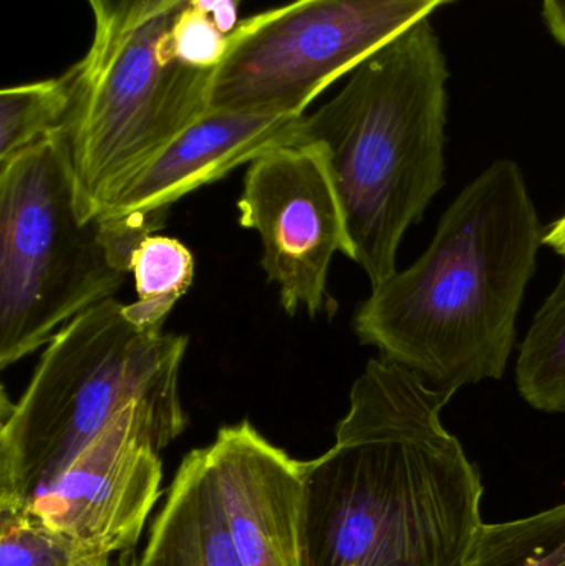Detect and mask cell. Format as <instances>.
Segmentation results:
<instances>
[{
    "mask_svg": "<svg viewBox=\"0 0 565 566\" xmlns=\"http://www.w3.org/2000/svg\"><path fill=\"white\" fill-rule=\"evenodd\" d=\"M186 336L139 328L113 296L63 326L22 398L2 411L0 507L25 509L133 402L186 419Z\"/></svg>",
    "mask_w": 565,
    "mask_h": 566,
    "instance_id": "277c9868",
    "label": "cell"
},
{
    "mask_svg": "<svg viewBox=\"0 0 565 566\" xmlns=\"http://www.w3.org/2000/svg\"><path fill=\"white\" fill-rule=\"evenodd\" d=\"M132 274L138 302L125 305V315L139 328L163 332L166 316L195 277L191 251L178 239L148 235L133 254Z\"/></svg>",
    "mask_w": 565,
    "mask_h": 566,
    "instance_id": "9a60e30c",
    "label": "cell"
},
{
    "mask_svg": "<svg viewBox=\"0 0 565 566\" xmlns=\"http://www.w3.org/2000/svg\"><path fill=\"white\" fill-rule=\"evenodd\" d=\"M185 429L186 419L133 402L25 511L88 554L109 557L129 551L159 497V451Z\"/></svg>",
    "mask_w": 565,
    "mask_h": 566,
    "instance_id": "ba28073f",
    "label": "cell"
},
{
    "mask_svg": "<svg viewBox=\"0 0 565 566\" xmlns=\"http://www.w3.org/2000/svg\"><path fill=\"white\" fill-rule=\"evenodd\" d=\"M122 566H244L226 521L208 452L186 455L151 525L148 544Z\"/></svg>",
    "mask_w": 565,
    "mask_h": 566,
    "instance_id": "7c38bea8",
    "label": "cell"
},
{
    "mask_svg": "<svg viewBox=\"0 0 565 566\" xmlns=\"http://www.w3.org/2000/svg\"><path fill=\"white\" fill-rule=\"evenodd\" d=\"M181 0L129 33L112 62L86 78L63 129L80 211L98 218L119 189L169 143L209 113L212 73L176 59L168 33Z\"/></svg>",
    "mask_w": 565,
    "mask_h": 566,
    "instance_id": "8992f818",
    "label": "cell"
},
{
    "mask_svg": "<svg viewBox=\"0 0 565 566\" xmlns=\"http://www.w3.org/2000/svg\"><path fill=\"white\" fill-rule=\"evenodd\" d=\"M451 0H294L241 20L212 73L209 112L304 115L395 36Z\"/></svg>",
    "mask_w": 565,
    "mask_h": 566,
    "instance_id": "52a82bcc",
    "label": "cell"
},
{
    "mask_svg": "<svg viewBox=\"0 0 565 566\" xmlns=\"http://www.w3.org/2000/svg\"><path fill=\"white\" fill-rule=\"evenodd\" d=\"M189 6L211 15L216 25L228 35L238 27L239 0H189Z\"/></svg>",
    "mask_w": 565,
    "mask_h": 566,
    "instance_id": "ffe728a7",
    "label": "cell"
},
{
    "mask_svg": "<svg viewBox=\"0 0 565 566\" xmlns=\"http://www.w3.org/2000/svg\"><path fill=\"white\" fill-rule=\"evenodd\" d=\"M206 452L242 565L302 566L304 462L249 421L222 428Z\"/></svg>",
    "mask_w": 565,
    "mask_h": 566,
    "instance_id": "30bf717a",
    "label": "cell"
},
{
    "mask_svg": "<svg viewBox=\"0 0 565 566\" xmlns=\"http://www.w3.org/2000/svg\"><path fill=\"white\" fill-rule=\"evenodd\" d=\"M242 228L261 235L262 269L289 315L324 310L332 259L350 258L347 224L324 153L285 145L251 163L238 201Z\"/></svg>",
    "mask_w": 565,
    "mask_h": 566,
    "instance_id": "9c48e42d",
    "label": "cell"
},
{
    "mask_svg": "<svg viewBox=\"0 0 565 566\" xmlns=\"http://www.w3.org/2000/svg\"><path fill=\"white\" fill-rule=\"evenodd\" d=\"M29 511L0 507V566H85L92 558Z\"/></svg>",
    "mask_w": 565,
    "mask_h": 566,
    "instance_id": "e0dca14e",
    "label": "cell"
},
{
    "mask_svg": "<svg viewBox=\"0 0 565 566\" xmlns=\"http://www.w3.org/2000/svg\"><path fill=\"white\" fill-rule=\"evenodd\" d=\"M95 17V35L88 53L80 60L86 78L106 69L129 33L181 0H86Z\"/></svg>",
    "mask_w": 565,
    "mask_h": 566,
    "instance_id": "ac0fdd59",
    "label": "cell"
},
{
    "mask_svg": "<svg viewBox=\"0 0 565 566\" xmlns=\"http://www.w3.org/2000/svg\"><path fill=\"white\" fill-rule=\"evenodd\" d=\"M454 395L394 359L368 361L334 448L304 462L302 566L467 564L484 488L441 421Z\"/></svg>",
    "mask_w": 565,
    "mask_h": 566,
    "instance_id": "6da1fadb",
    "label": "cell"
},
{
    "mask_svg": "<svg viewBox=\"0 0 565 566\" xmlns=\"http://www.w3.org/2000/svg\"><path fill=\"white\" fill-rule=\"evenodd\" d=\"M302 116L209 112L139 169L100 216L169 209L279 146L295 145Z\"/></svg>",
    "mask_w": 565,
    "mask_h": 566,
    "instance_id": "8fae6325",
    "label": "cell"
},
{
    "mask_svg": "<svg viewBox=\"0 0 565 566\" xmlns=\"http://www.w3.org/2000/svg\"><path fill=\"white\" fill-rule=\"evenodd\" d=\"M463 566H565V502L530 517L484 525Z\"/></svg>",
    "mask_w": 565,
    "mask_h": 566,
    "instance_id": "2e32d148",
    "label": "cell"
},
{
    "mask_svg": "<svg viewBox=\"0 0 565 566\" xmlns=\"http://www.w3.org/2000/svg\"><path fill=\"white\" fill-rule=\"evenodd\" d=\"M128 274L80 211L65 129L0 163V366L49 345Z\"/></svg>",
    "mask_w": 565,
    "mask_h": 566,
    "instance_id": "5b68a950",
    "label": "cell"
},
{
    "mask_svg": "<svg viewBox=\"0 0 565 566\" xmlns=\"http://www.w3.org/2000/svg\"><path fill=\"white\" fill-rule=\"evenodd\" d=\"M447 59L430 17L360 63L344 88L304 115L295 145L324 153L350 258L372 289L397 274V252L444 186Z\"/></svg>",
    "mask_w": 565,
    "mask_h": 566,
    "instance_id": "3957f363",
    "label": "cell"
},
{
    "mask_svg": "<svg viewBox=\"0 0 565 566\" xmlns=\"http://www.w3.org/2000/svg\"><path fill=\"white\" fill-rule=\"evenodd\" d=\"M85 566H109V557H95Z\"/></svg>",
    "mask_w": 565,
    "mask_h": 566,
    "instance_id": "603a6c76",
    "label": "cell"
},
{
    "mask_svg": "<svg viewBox=\"0 0 565 566\" xmlns=\"http://www.w3.org/2000/svg\"><path fill=\"white\" fill-rule=\"evenodd\" d=\"M543 15L551 33L565 46V0H543Z\"/></svg>",
    "mask_w": 565,
    "mask_h": 566,
    "instance_id": "44dd1931",
    "label": "cell"
},
{
    "mask_svg": "<svg viewBox=\"0 0 565 566\" xmlns=\"http://www.w3.org/2000/svg\"><path fill=\"white\" fill-rule=\"evenodd\" d=\"M176 59L196 69L215 70L224 59L229 35L208 13L186 6L176 17L168 33Z\"/></svg>",
    "mask_w": 565,
    "mask_h": 566,
    "instance_id": "d6986e66",
    "label": "cell"
},
{
    "mask_svg": "<svg viewBox=\"0 0 565 566\" xmlns=\"http://www.w3.org/2000/svg\"><path fill=\"white\" fill-rule=\"evenodd\" d=\"M544 244L565 258V214L547 229L544 234Z\"/></svg>",
    "mask_w": 565,
    "mask_h": 566,
    "instance_id": "7402d4cb",
    "label": "cell"
},
{
    "mask_svg": "<svg viewBox=\"0 0 565 566\" xmlns=\"http://www.w3.org/2000/svg\"><path fill=\"white\" fill-rule=\"evenodd\" d=\"M544 234L520 166L494 161L451 202L421 258L372 289L355 313L358 339L435 388L503 378Z\"/></svg>",
    "mask_w": 565,
    "mask_h": 566,
    "instance_id": "7a4b0ae2",
    "label": "cell"
},
{
    "mask_svg": "<svg viewBox=\"0 0 565 566\" xmlns=\"http://www.w3.org/2000/svg\"><path fill=\"white\" fill-rule=\"evenodd\" d=\"M516 385L531 408L565 412V269L521 345Z\"/></svg>",
    "mask_w": 565,
    "mask_h": 566,
    "instance_id": "4fadbf2b",
    "label": "cell"
},
{
    "mask_svg": "<svg viewBox=\"0 0 565 566\" xmlns=\"http://www.w3.org/2000/svg\"><path fill=\"white\" fill-rule=\"evenodd\" d=\"M73 65L59 78L10 86L0 93V163L62 128L79 92Z\"/></svg>",
    "mask_w": 565,
    "mask_h": 566,
    "instance_id": "5bb4252c",
    "label": "cell"
}]
</instances>
